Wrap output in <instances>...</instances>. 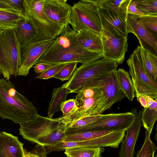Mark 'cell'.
<instances>
[{
	"mask_svg": "<svg viewBox=\"0 0 157 157\" xmlns=\"http://www.w3.org/2000/svg\"><path fill=\"white\" fill-rule=\"evenodd\" d=\"M157 119V98L142 111L141 121L144 128L150 134Z\"/></svg>",
	"mask_w": 157,
	"mask_h": 157,
	"instance_id": "83f0119b",
	"label": "cell"
},
{
	"mask_svg": "<svg viewBox=\"0 0 157 157\" xmlns=\"http://www.w3.org/2000/svg\"><path fill=\"white\" fill-rule=\"evenodd\" d=\"M126 131H87L66 135L63 141L75 142L93 140L100 147L118 148L125 136Z\"/></svg>",
	"mask_w": 157,
	"mask_h": 157,
	"instance_id": "9c48e42d",
	"label": "cell"
},
{
	"mask_svg": "<svg viewBox=\"0 0 157 157\" xmlns=\"http://www.w3.org/2000/svg\"><path fill=\"white\" fill-rule=\"evenodd\" d=\"M38 115L33 103L16 91L10 81L0 78L1 117L21 124L35 120Z\"/></svg>",
	"mask_w": 157,
	"mask_h": 157,
	"instance_id": "6da1fadb",
	"label": "cell"
},
{
	"mask_svg": "<svg viewBox=\"0 0 157 157\" xmlns=\"http://www.w3.org/2000/svg\"><path fill=\"white\" fill-rule=\"evenodd\" d=\"M137 9L144 15L157 13V0H137Z\"/></svg>",
	"mask_w": 157,
	"mask_h": 157,
	"instance_id": "d6a6232c",
	"label": "cell"
},
{
	"mask_svg": "<svg viewBox=\"0 0 157 157\" xmlns=\"http://www.w3.org/2000/svg\"><path fill=\"white\" fill-rule=\"evenodd\" d=\"M104 147H78L66 149L65 154L69 157H102Z\"/></svg>",
	"mask_w": 157,
	"mask_h": 157,
	"instance_id": "f546056e",
	"label": "cell"
},
{
	"mask_svg": "<svg viewBox=\"0 0 157 157\" xmlns=\"http://www.w3.org/2000/svg\"><path fill=\"white\" fill-rule=\"evenodd\" d=\"M23 145L17 137L0 132V157H24Z\"/></svg>",
	"mask_w": 157,
	"mask_h": 157,
	"instance_id": "ffe728a7",
	"label": "cell"
},
{
	"mask_svg": "<svg viewBox=\"0 0 157 157\" xmlns=\"http://www.w3.org/2000/svg\"><path fill=\"white\" fill-rule=\"evenodd\" d=\"M44 0H23L24 15L33 26L38 40H55L62 33L64 27L51 20L43 9Z\"/></svg>",
	"mask_w": 157,
	"mask_h": 157,
	"instance_id": "3957f363",
	"label": "cell"
},
{
	"mask_svg": "<svg viewBox=\"0 0 157 157\" xmlns=\"http://www.w3.org/2000/svg\"><path fill=\"white\" fill-rule=\"evenodd\" d=\"M67 0H44L43 9L48 17L61 27L70 24L72 6Z\"/></svg>",
	"mask_w": 157,
	"mask_h": 157,
	"instance_id": "e0dca14e",
	"label": "cell"
},
{
	"mask_svg": "<svg viewBox=\"0 0 157 157\" xmlns=\"http://www.w3.org/2000/svg\"><path fill=\"white\" fill-rule=\"evenodd\" d=\"M137 0H132L128 7V14L139 16L144 15L142 12L137 9Z\"/></svg>",
	"mask_w": 157,
	"mask_h": 157,
	"instance_id": "8d00e7d4",
	"label": "cell"
},
{
	"mask_svg": "<svg viewBox=\"0 0 157 157\" xmlns=\"http://www.w3.org/2000/svg\"><path fill=\"white\" fill-rule=\"evenodd\" d=\"M5 0L11 6L21 12L22 14L24 15L23 0Z\"/></svg>",
	"mask_w": 157,
	"mask_h": 157,
	"instance_id": "74e56055",
	"label": "cell"
},
{
	"mask_svg": "<svg viewBox=\"0 0 157 157\" xmlns=\"http://www.w3.org/2000/svg\"><path fill=\"white\" fill-rule=\"evenodd\" d=\"M98 0H81L72 6L70 25L77 32L89 29L100 33L101 26Z\"/></svg>",
	"mask_w": 157,
	"mask_h": 157,
	"instance_id": "5b68a950",
	"label": "cell"
},
{
	"mask_svg": "<svg viewBox=\"0 0 157 157\" xmlns=\"http://www.w3.org/2000/svg\"><path fill=\"white\" fill-rule=\"evenodd\" d=\"M115 73L91 80L84 85L80 90L91 87L100 90L105 99V111L126 97L119 86Z\"/></svg>",
	"mask_w": 157,
	"mask_h": 157,
	"instance_id": "30bf717a",
	"label": "cell"
},
{
	"mask_svg": "<svg viewBox=\"0 0 157 157\" xmlns=\"http://www.w3.org/2000/svg\"><path fill=\"white\" fill-rule=\"evenodd\" d=\"M134 118L131 112L103 114L99 119L85 127L71 131L67 135L87 131H126Z\"/></svg>",
	"mask_w": 157,
	"mask_h": 157,
	"instance_id": "ba28073f",
	"label": "cell"
},
{
	"mask_svg": "<svg viewBox=\"0 0 157 157\" xmlns=\"http://www.w3.org/2000/svg\"><path fill=\"white\" fill-rule=\"evenodd\" d=\"M61 124L56 118H50L39 115L34 120L20 124L19 133L28 140L35 143L57 128Z\"/></svg>",
	"mask_w": 157,
	"mask_h": 157,
	"instance_id": "7c38bea8",
	"label": "cell"
},
{
	"mask_svg": "<svg viewBox=\"0 0 157 157\" xmlns=\"http://www.w3.org/2000/svg\"><path fill=\"white\" fill-rule=\"evenodd\" d=\"M126 62L136 95L157 98V82L152 80L146 73L135 50Z\"/></svg>",
	"mask_w": 157,
	"mask_h": 157,
	"instance_id": "8992f818",
	"label": "cell"
},
{
	"mask_svg": "<svg viewBox=\"0 0 157 157\" xmlns=\"http://www.w3.org/2000/svg\"><path fill=\"white\" fill-rule=\"evenodd\" d=\"M77 34V32L73 30L69 25H66L61 34L54 40L52 45L42 55L52 53L66 49L82 47L78 40Z\"/></svg>",
	"mask_w": 157,
	"mask_h": 157,
	"instance_id": "d6986e66",
	"label": "cell"
},
{
	"mask_svg": "<svg viewBox=\"0 0 157 157\" xmlns=\"http://www.w3.org/2000/svg\"><path fill=\"white\" fill-rule=\"evenodd\" d=\"M138 16L128 14L126 20L127 33L135 35L138 39L140 46L157 56V38L139 21Z\"/></svg>",
	"mask_w": 157,
	"mask_h": 157,
	"instance_id": "9a60e30c",
	"label": "cell"
},
{
	"mask_svg": "<svg viewBox=\"0 0 157 157\" xmlns=\"http://www.w3.org/2000/svg\"><path fill=\"white\" fill-rule=\"evenodd\" d=\"M25 154L24 157H43L39 155L34 154L31 152H27L25 151Z\"/></svg>",
	"mask_w": 157,
	"mask_h": 157,
	"instance_id": "b9f144b4",
	"label": "cell"
},
{
	"mask_svg": "<svg viewBox=\"0 0 157 157\" xmlns=\"http://www.w3.org/2000/svg\"><path fill=\"white\" fill-rule=\"evenodd\" d=\"M4 30L0 29V38L2 36Z\"/></svg>",
	"mask_w": 157,
	"mask_h": 157,
	"instance_id": "7bdbcfd3",
	"label": "cell"
},
{
	"mask_svg": "<svg viewBox=\"0 0 157 157\" xmlns=\"http://www.w3.org/2000/svg\"><path fill=\"white\" fill-rule=\"evenodd\" d=\"M77 32L78 40L82 47L89 50L102 54L100 33L89 29L81 30Z\"/></svg>",
	"mask_w": 157,
	"mask_h": 157,
	"instance_id": "44dd1931",
	"label": "cell"
},
{
	"mask_svg": "<svg viewBox=\"0 0 157 157\" xmlns=\"http://www.w3.org/2000/svg\"><path fill=\"white\" fill-rule=\"evenodd\" d=\"M14 30L21 48L38 39L35 29L26 17L18 21Z\"/></svg>",
	"mask_w": 157,
	"mask_h": 157,
	"instance_id": "603a6c76",
	"label": "cell"
},
{
	"mask_svg": "<svg viewBox=\"0 0 157 157\" xmlns=\"http://www.w3.org/2000/svg\"><path fill=\"white\" fill-rule=\"evenodd\" d=\"M150 134L146 130L144 143L137 152L136 157H155L157 148L151 140Z\"/></svg>",
	"mask_w": 157,
	"mask_h": 157,
	"instance_id": "4dcf8cb0",
	"label": "cell"
},
{
	"mask_svg": "<svg viewBox=\"0 0 157 157\" xmlns=\"http://www.w3.org/2000/svg\"><path fill=\"white\" fill-rule=\"evenodd\" d=\"M102 58V54L80 47L66 49L50 54L42 55L37 61L36 63H45L52 66L72 62L82 64Z\"/></svg>",
	"mask_w": 157,
	"mask_h": 157,
	"instance_id": "52a82bcc",
	"label": "cell"
},
{
	"mask_svg": "<svg viewBox=\"0 0 157 157\" xmlns=\"http://www.w3.org/2000/svg\"><path fill=\"white\" fill-rule=\"evenodd\" d=\"M102 29L117 37H128L126 20L116 12L98 8Z\"/></svg>",
	"mask_w": 157,
	"mask_h": 157,
	"instance_id": "2e32d148",
	"label": "cell"
},
{
	"mask_svg": "<svg viewBox=\"0 0 157 157\" xmlns=\"http://www.w3.org/2000/svg\"><path fill=\"white\" fill-rule=\"evenodd\" d=\"M78 103L75 99H71L63 102L60 110L63 113V117L68 115L78 108Z\"/></svg>",
	"mask_w": 157,
	"mask_h": 157,
	"instance_id": "d590c367",
	"label": "cell"
},
{
	"mask_svg": "<svg viewBox=\"0 0 157 157\" xmlns=\"http://www.w3.org/2000/svg\"><path fill=\"white\" fill-rule=\"evenodd\" d=\"M118 66L115 62L103 58L83 63L62 86L67 88L69 93H77L90 81L115 72Z\"/></svg>",
	"mask_w": 157,
	"mask_h": 157,
	"instance_id": "7a4b0ae2",
	"label": "cell"
},
{
	"mask_svg": "<svg viewBox=\"0 0 157 157\" xmlns=\"http://www.w3.org/2000/svg\"><path fill=\"white\" fill-rule=\"evenodd\" d=\"M138 19L153 36L157 37V13L138 16Z\"/></svg>",
	"mask_w": 157,
	"mask_h": 157,
	"instance_id": "1f68e13d",
	"label": "cell"
},
{
	"mask_svg": "<svg viewBox=\"0 0 157 157\" xmlns=\"http://www.w3.org/2000/svg\"><path fill=\"white\" fill-rule=\"evenodd\" d=\"M68 94H69L68 90L62 86L53 89L52 98L49 105L47 117L52 118L54 114L60 110L61 105L66 100Z\"/></svg>",
	"mask_w": 157,
	"mask_h": 157,
	"instance_id": "cb8c5ba5",
	"label": "cell"
},
{
	"mask_svg": "<svg viewBox=\"0 0 157 157\" xmlns=\"http://www.w3.org/2000/svg\"><path fill=\"white\" fill-rule=\"evenodd\" d=\"M67 63H62L52 66L44 71L40 74L36 78L44 80L52 78Z\"/></svg>",
	"mask_w": 157,
	"mask_h": 157,
	"instance_id": "e575fe53",
	"label": "cell"
},
{
	"mask_svg": "<svg viewBox=\"0 0 157 157\" xmlns=\"http://www.w3.org/2000/svg\"><path fill=\"white\" fill-rule=\"evenodd\" d=\"M119 86L125 97L132 101L135 97V91L132 79L129 73L122 68L115 72Z\"/></svg>",
	"mask_w": 157,
	"mask_h": 157,
	"instance_id": "d4e9b609",
	"label": "cell"
},
{
	"mask_svg": "<svg viewBox=\"0 0 157 157\" xmlns=\"http://www.w3.org/2000/svg\"><path fill=\"white\" fill-rule=\"evenodd\" d=\"M25 17L22 14L0 10V29H14L18 21Z\"/></svg>",
	"mask_w": 157,
	"mask_h": 157,
	"instance_id": "f1b7e54d",
	"label": "cell"
},
{
	"mask_svg": "<svg viewBox=\"0 0 157 157\" xmlns=\"http://www.w3.org/2000/svg\"><path fill=\"white\" fill-rule=\"evenodd\" d=\"M136 97L138 101L144 108H146L148 106L145 96L137 95H136Z\"/></svg>",
	"mask_w": 157,
	"mask_h": 157,
	"instance_id": "60d3db41",
	"label": "cell"
},
{
	"mask_svg": "<svg viewBox=\"0 0 157 157\" xmlns=\"http://www.w3.org/2000/svg\"><path fill=\"white\" fill-rule=\"evenodd\" d=\"M78 108L67 116L57 118L59 122L65 124L82 117L102 114L105 108V99L102 92L78 102Z\"/></svg>",
	"mask_w": 157,
	"mask_h": 157,
	"instance_id": "8fae6325",
	"label": "cell"
},
{
	"mask_svg": "<svg viewBox=\"0 0 157 157\" xmlns=\"http://www.w3.org/2000/svg\"><path fill=\"white\" fill-rule=\"evenodd\" d=\"M0 10L22 14L21 12L11 6L5 0H0Z\"/></svg>",
	"mask_w": 157,
	"mask_h": 157,
	"instance_id": "f35d334b",
	"label": "cell"
},
{
	"mask_svg": "<svg viewBox=\"0 0 157 157\" xmlns=\"http://www.w3.org/2000/svg\"><path fill=\"white\" fill-rule=\"evenodd\" d=\"M21 46L14 29L4 31L0 38V72L6 80L18 76Z\"/></svg>",
	"mask_w": 157,
	"mask_h": 157,
	"instance_id": "277c9868",
	"label": "cell"
},
{
	"mask_svg": "<svg viewBox=\"0 0 157 157\" xmlns=\"http://www.w3.org/2000/svg\"><path fill=\"white\" fill-rule=\"evenodd\" d=\"M52 65L45 63H38L33 66L35 72L37 74H41L51 67Z\"/></svg>",
	"mask_w": 157,
	"mask_h": 157,
	"instance_id": "ab89813d",
	"label": "cell"
},
{
	"mask_svg": "<svg viewBox=\"0 0 157 157\" xmlns=\"http://www.w3.org/2000/svg\"><path fill=\"white\" fill-rule=\"evenodd\" d=\"M103 58L122 63L127 51L128 37H117L102 29L100 33Z\"/></svg>",
	"mask_w": 157,
	"mask_h": 157,
	"instance_id": "5bb4252c",
	"label": "cell"
},
{
	"mask_svg": "<svg viewBox=\"0 0 157 157\" xmlns=\"http://www.w3.org/2000/svg\"><path fill=\"white\" fill-rule=\"evenodd\" d=\"M78 63L77 62L67 63L52 78L59 79L62 81H68L77 68Z\"/></svg>",
	"mask_w": 157,
	"mask_h": 157,
	"instance_id": "836d02e7",
	"label": "cell"
},
{
	"mask_svg": "<svg viewBox=\"0 0 157 157\" xmlns=\"http://www.w3.org/2000/svg\"><path fill=\"white\" fill-rule=\"evenodd\" d=\"M67 157H69L67 156Z\"/></svg>",
	"mask_w": 157,
	"mask_h": 157,
	"instance_id": "ee69618b",
	"label": "cell"
},
{
	"mask_svg": "<svg viewBox=\"0 0 157 157\" xmlns=\"http://www.w3.org/2000/svg\"><path fill=\"white\" fill-rule=\"evenodd\" d=\"M146 73L157 82V57L149 51L138 46L135 50Z\"/></svg>",
	"mask_w": 157,
	"mask_h": 157,
	"instance_id": "7402d4cb",
	"label": "cell"
},
{
	"mask_svg": "<svg viewBox=\"0 0 157 157\" xmlns=\"http://www.w3.org/2000/svg\"><path fill=\"white\" fill-rule=\"evenodd\" d=\"M55 40H40L37 39L21 48V61L18 75L26 76L30 69L52 45Z\"/></svg>",
	"mask_w": 157,
	"mask_h": 157,
	"instance_id": "4fadbf2b",
	"label": "cell"
},
{
	"mask_svg": "<svg viewBox=\"0 0 157 157\" xmlns=\"http://www.w3.org/2000/svg\"><path fill=\"white\" fill-rule=\"evenodd\" d=\"M132 0H98V8L103 7L116 12L126 20L128 8Z\"/></svg>",
	"mask_w": 157,
	"mask_h": 157,
	"instance_id": "4316f807",
	"label": "cell"
},
{
	"mask_svg": "<svg viewBox=\"0 0 157 157\" xmlns=\"http://www.w3.org/2000/svg\"><path fill=\"white\" fill-rule=\"evenodd\" d=\"M61 123L56 128L49 134L39 138L35 143L42 146H52L63 141L66 135L65 133L66 126Z\"/></svg>",
	"mask_w": 157,
	"mask_h": 157,
	"instance_id": "484cf974",
	"label": "cell"
},
{
	"mask_svg": "<svg viewBox=\"0 0 157 157\" xmlns=\"http://www.w3.org/2000/svg\"><path fill=\"white\" fill-rule=\"evenodd\" d=\"M131 112L134 115V120L130 126L126 130V135L122 141L119 152L120 157H133L135 147L142 125V111H138L136 108Z\"/></svg>",
	"mask_w": 157,
	"mask_h": 157,
	"instance_id": "ac0fdd59",
	"label": "cell"
}]
</instances>
